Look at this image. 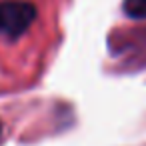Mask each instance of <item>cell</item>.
Returning a JSON list of instances; mask_svg holds the SVG:
<instances>
[{
	"instance_id": "6da1fadb",
	"label": "cell",
	"mask_w": 146,
	"mask_h": 146,
	"mask_svg": "<svg viewBox=\"0 0 146 146\" xmlns=\"http://www.w3.org/2000/svg\"><path fill=\"white\" fill-rule=\"evenodd\" d=\"M36 20V6L28 0H0V36L20 38Z\"/></svg>"
},
{
	"instance_id": "7a4b0ae2",
	"label": "cell",
	"mask_w": 146,
	"mask_h": 146,
	"mask_svg": "<svg viewBox=\"0 0 146 146\" xmlns=\"http://www.w3.org/2000/svg\"><path fill=\"white\" fill-rule=\"evenodd\" d=\"M122 8H124V14L132 20L146 18V0H124Z\"/></svg>"
}]
</instances>
